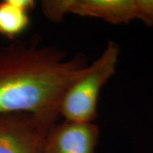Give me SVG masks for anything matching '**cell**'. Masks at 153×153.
Returning <instances> with one entry per match:
<instances>
[{"mask_svg": "<svg viewBox=\"0 0 153 153\" xmlns=\"http://www.w3.org/2000/svg\"><path fill=\"white\" fill-rule=\"evenodd\" d=\"M81 55L14 40L0 47V115L26 112L57 122L63 95L87 66Z\"/></svg>", "mask_w": 153, "mask_h": 153, "instance_id": "1", "label": "cell"}, {"mask_svg": "<svg viewBox=\"0 0 153 153\" xmlns=\"http://www.w3.org/2000/svg\"><path fill=\"white\" fill-rule=\"evenodd\" d=\"M119 46L109 41L101 55L71 83L63 95L60 116L65 121L88 123L97 117V105L101 88L116 72Z\"/></svg>", "mask_w": 153, "mask_h": 153, "instance_id": "2", "label": "cell"}, {"mask_svg": "<svg viewBox=\"0 0 153 153\" xmlns=\"http://www.w3.org/2000/svg\"><path fill=\"white\" fill-rule=\"evenodd\" d=\"M55 123L26 112L0 115V153H42L46 134Z\"/></svg>", "mask_w": 153, "mask_h": 153, "instance_id": "3", "label": "cell"}, {"mask_svg": "<svg viewBox=\"0 0 153 153\" xmlns=\"http://www.w3.org/2000/svg\"><path fill=\"white\" fill-rule=\"evenodd\" d=\"M44 15L60 22L67 14L97 18L111 24H128L134 20L133 0H46L41 3Z\"/></svg>", "mask_w": 153, "mask_h": 153, "instance_id": "4", "label": "cell"}, {"mask_svg": "<svg viewBox=\"0 0 153 153\" xmlns=\"http://www.w3.org/2000/svg\"><path fill=\"white\" fill-rule=\"evenodd\" d=\"M99 136L98 126L94 123L64 121L49 128L42 153H95Z\"/></svg>", "mask_w": 153, "mask_h": 153, "instance_id": "5", "label": "cell"}, {"mask_svg": "<svg viewBox=\"0 0 153 153\" xmlns=\"http://www.w3.org/2000/svg\"><path fill=\"white\" fill-rule=\"evenodd\" d=\"M33 0H4L0 2V34L16 40L30 24V13L35 7Z\"/></svg>", "mask_w": 153, "mask_h": 153, "instance_id": "6", "label": "cell"}]
</instances>
